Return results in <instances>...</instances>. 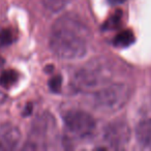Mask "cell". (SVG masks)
Listing matches in <instances>:
<instances>
[{
    "mask_svg": "<svg viewBox=\"0 0 151 151\" xmlns=\"http://www.w3.org/2000/svg\"><path fill=\"white\" fill-rule=\"evenodd\" d=\"M130 93V88L126 84L106 85L95 92V107L104 112H116L127 104Z\"/></svg>",
    "mask_w": 151,
    "mask_h": 151,
    "instance_id": "obj_3",
    "label": "cell"
},
{
    "mask_svg": "<svg viewBox=\"0 0 151 151\" xmlns=\"http://www.w3.org/2000/svg\"><path fill=\"white\" fill-rule=\"evenodd\" d=\"M4 58H3V57H1L0 56V68H1V67L3 66V65H4Z\"/></svg>",
    "mask_w": 151,
    "mask_h": 151,
    "instance_id": "obj_16",
    "label": "cell"
},
{
    "mask_svg": "<svg viewBox=\"0 0 151 151\" xmlns=\"http://www.w3.org/2000/svg\"><path fill=\"white\" fill-rule=\"evenodd\" d=\"M4 99H5V95L3 94V92H1V91H0V103H3Z\"/></svg>",
    "mask_w": 151,
    "mask_h": 151,
    "instance_id": "obj_15",
    "label": "cell"
},
{
    "mask_svg": "<svg viewBox=\"0 0 151 151\" xmlns=\"http://www.w3.org/2000/svg\"><path fill=\"white\" fill-rule=\"evenodd\" d=\"M64 123L69 132L78 138H86L95 129V121L84 111H70L64 116Z\"/></svg>",
    "mask_w": 151,
    "mask_h": 151,
    "instance_id": "obj_4",
    "label": "cell"
},
{
    "mask_svg": "<svg viewBox=\"0 0 151 151\" xmlns=\"http://www.w3.org/2000/svg\"><path fill=\"white\" fill-rule=\"evenodd\" d=\"M136 137L141 146L144 148H151V119L144 120L138 124Z\"/></svg>",
    "mask_w": 151,
    "mask_h": 151,
    "instance_id": "obj_7",
    "label": "cell"
},
{
    "mask_svg": "<svg viewBox=\"0 0 151 151\" xmlns=\"http://www.w3.org/2000/svg\"><path fill=\"white\" fill-rule=\"evenodd\" d=\"M47 9L51 12H59L66 6L69 0H42Z\"/></svg>",
    "mask_w": 151,
    "mask_h": 151,
    "instance_id": "obj_11",
    "label": "cell"
},
{
    "mask_svg": "<svg viewBox=\"0 0 151 151\" xmlns=\"http://www.w3.org/2000/svg\"><path fill=\"white\" fill-rule=\"evenodd\" d=\"M89 35L88 27L78 16L65 14L53 24L50 48L61 59L73 60L81 58L86 54Z\"/></svg>",
    "mask_w": 151,
    "mask_h": 151,
    "instance_id": "obj_1",
    "label": "cell"
},
{
    "mask_svg": "<svg viewBox=\"0 0 151 151\" xmlns=\"http://www.w3.org/2000/svg\"><path fill=\"white\" fill-rule=\"evenodd\" d=\"M15 40V34L11 28L0 27V48L13 44Z\"/></svg>",
    "mask_w": 151,
    "mask_h": 151,
    "instance_id": "obj_10",
    "label": "cell"
},
{
    "mask_svg": "<svg viewBox=\"0 0 151 151\" xmlns=\"http://www.w3.org/2000/svg\"><path fill=\"white\" fill-rule=\"evenodd\" d=\"M31 110H32V106L30 105V104H28V105L26 106V108H25V111H24L23 115H24V116H27V115H29V114L31 113Z\"/></svg>",
    "mask_w": 151,
    "mask_h": 151,
    "instance_id": "obj_14",
    "label": "cell"
},
{
    "mask_svg": "<svg viewBox=\"0 0 151 151\" xmlns=\"http://www.w3.org/2000/svg\"><path fill=\"white\" fill-rule=\"evenodd\" d=\"M61 83H62V79L60 76H55L49 81V87L53 92H59L61 88Z\"/></svg>",
    "mask_w": 151,
    "mask_h": 151,
    "instance_id": "obj_13",
    "label": "cell"
},
{
    "mask_svg": "<svg viewBox=\"0 0 151 151\" xmlns=\"http://www.w3.org/2000/svg\"><path fill=\"white\" fill-rule=\"evenodd\" d=\"M132 130L126 122L113 121L106 126L104 130V139L111 147L120 148L126 145L130 140Z\"/></svg>",
    "mask_w": 151,
    "mask_h": 151,
    "instance_id": "obj_5",
    "label": "cell"
},
{
    "mask_svg": "<svg viewBox=\"0 0 151 151\" xmlns=\"http://www.w3.org/2000/svg\"><path fill=\"white\" fill-rule=\"evenodd\" d=\"M21 140V132L12 123L0 125V150L9 151L17 147Z\"/></svg>",
    "mask_w": 151,
    "mask_h": 151,
    "instance_id": "obj_6",
    "label": "cell"
},
{
    "mask_svg": "<svg viewBox=\"0 0 151 151\" xmlns=\"http://www.w3.org/2000/svg\"><path fill=\"white\" fill-rule=\"evenodd\" d=\"M134 42V35L132 30H122L114 37L113 45L118 48H125Z\"/></svg>",
    "mask_w": 151,
    "mask_h": 151,
    "instance_id": "obj_8",
    "label": "cell"
},
{
    "mask_svg": "<svg viewBox=\"0 0 151 151\" xmlns=\"http://www.w3.org/2000/svg\"><path fill=\"white\" fill-rule=\"evenodd\" d=\"M19 80V73L15 69H6L0 73V86L3 88H11Z\"/></svg>",
    "mask_w": 151,
    "mask_h": 151,
    "instance_id": "obj_9",
    "label": "cell"
},
{
    "mask_svg": "<svg viewBox=\"0 0 151 151\" xmlns=\"http://www.w3.org/2000/svg\"><path fill=\"white\" fill-rule=\"evenodd\" d=\"M110 80V71L103 64L94 63L85 66L75 73L73 86L80 92H96L101 86H106Z\"/></svg>",
    "mask_w": 151,
    "mask_h": 151,
    "instance_id": "obj_2",
    "label": "cell"
},
{
    "mask_svg": "<svg viewBox=\"0 0 151 151\" xmlns=\"http://www.w3.org/2000/svg\"><path fill=\"white\" fill-rule=\"evenodd\" d=\"M114 3H120V2H123L124 0H112Z\"/></svg>",
    "mask_w": 151,
    "mask_h": 151,
    "instance_id": "obj_17",
    "label": "cell"
},
{
    "mask_svg": "<svg viewBox=\"0 0 151 151\" xmlns=\"http://www.w3.org/2000/svg\"><path fill=\"white\" fill-rule=\"evenodd\" d=\"M121 23V12H117L112 15L105 23V29H115Z\"/></svg>",
    "mask_w": 151,
    "mask_h": 151,
    "instance_id": "obj_12",
    "label": "cell"
}]
</instances>
